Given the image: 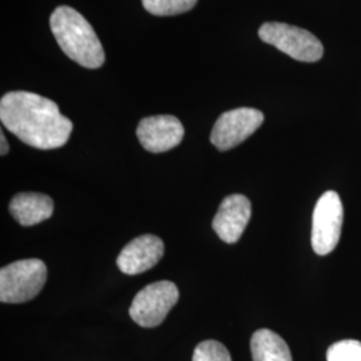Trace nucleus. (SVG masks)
<instances>
[{"mask_svg":"<svg viewBox=\"0 0 361 361\" xmlns=\"http://www.w3.org/2000/svg\"><path fill=\"white\" fill-rule=\"evenodd\" d=\"M328 361H361V343L357 340H343L331 345L326 352Z\"/></svg>","mask_w":361,"mask_h":361,"instance_id":"15","label":"nucleus"},{"mask_svg":"<svg viewBox=\"0 0 361 361\" xmlns=\"http://www.w3.org/2000/svg\"><path fill=\"white\" fill-rule=\"evenodd\" d=\"M252 216V204L243 194H232L224 198L212 226L226 244L237 243Z\"/></svg>","mask_w":361,"mask_h":361,"instance_id":"9","label":"nucleus"},{"mask_svg":"<svg viewBox=\"0 0 361 361\" xmlns=\"http://www.w3.org/2000/svg\"><path fill=\"white\" fill-rule=\"evenodd\" d=\"M0 121L22 142L40 150L65 146L73 122L51 99L28 91H11L0 101Z\"/></svg>","mask_w":361,"mask_h":361,"instance_id":"1","label":"nucleus"},{"mask_svg":"<svg viewBox=\"0 0 361 361\" xmlns=\"http://www.w3.org/2000/svg\"><path fill=\"white\" fill-rule=\"evenodd\" d=\"M344 209L340 195L329 190L319 198L313 210L312 247L319 256L329 255L340 241Z\"/></svg>","mask_w":361,"mask_h":361,"instance_id":"6","label":"nucleus"},{"mask_svg":"<svg viewBox=\"0 0 361 361\" xmlns=\"http://www.w3.org/2000/svg\"><path fill=\"white\" fill-rule=\"evenodd\" d=\"M47 280V267L38 258L13 262L0 271V301L22 304L38 296Z\"/></svg>","mask_w":361,"mask_h":361,"instance_id":"3","label":"nucleus"},{"mask_svg":"<svg viewBox=\"0 0 361 361\" xmlns=\"http://www.w3.org/2000/svg\"><path fill=\"white\" fill-rule=\"evenodd\" d=\"M0 141H1V150H0V154L6 155L8 153V143H7V140H6V137H4V134H3V133L0 134Z\"/></svg>","mask_w":361,"mask_h":361,"instance_id":"16","label":"nucleus"},{"mask_svg":"<svg viewBox=\"0 0 361 361\" xmlns=\"http://www.w3.org/2000/svg\"><path fill=\"white\" fill-rule=\"evenodd\" d=\"M8 210L22 226H34L50 219L54 201L42 193H18L10 202Z\"/></svg>","mask_w":361,"mask_h":361,"instance_id":"11","label":"nucleus"},{"mask_svg":"<svg viewBox=\"0 0 361 361\" xmlns=\"http://www.w3.org/2000/svg\"><path fill=\"white\" fill-rule=\"evenodd\" d=\"M178 298V288L171 281L165 280L147 285L134 297L130 317L143 328H154L164 323Z\"/></svg>","mask_w":361,"mask_h":361,"instance_id":"5","label":"nucleus"},{"mask_svg":"<svg viewBox=\"0 0 361 361\" xmlns=\"http://www.w3.org/2000/svg\"><path fill=\"white\" fill-rule=\"evenodd\" d=\"M185 130L180 119L173 116L143 118L137 128V137L145 150L165 153L180 145Z\"/></svg>","mask_w":361,"mask_h":361,"instance_id":"8","label":"nucleus"},{"mask_svg":"<svg viewBox=\"0 0 361 361\" xmlns=\"http://www.w3.org/2000/svg\"><path fill=\"white\" fill-rule=\"evenodd\" d=\"M253 361H293L284 338L269 329H258L250 340Z\"/></svg>","mask_w":361,"mask_h":361,"instance_id":"12","label":"nucleus"},{"mask_svg":"<svg viewBox=\"0 0 361 361\" xmlns=\"http://www.w3.org/2000/svg\"><path fill=\"white\" fill-rule=\"evenodd\" d=\"M164 253L165 245L159 237L143 234L122 249L116 258V265L125 274H140L155 267L164 257Z\"/></svg>","mask_w":361,"mask_h":361,"instance_id":"10","label":"nucleus"},{"mask_svg":"<svg viewBox=\"0 0 361 361\" xmlns=\"http://www.w3.org/2000/svg\"><path fill=\"white\" fill-rule=\"evenodd\" d=\"M264 123V114L252 107H240L219 116L210 141L219 152H226L246 141Z\"/></svg>","mask_w":361,"mask_h":361,"instance_id":"7","label":"nucleus"},{"mask_svg":"<svg viewBox=\"0 0 361 361\" xmlns=\"http://www.w3.org/2000/svg\"><path fill=\"white\" fill-rule=\"evenodd\" d=\"M193 361H232V357L224 344L216 340H207L194 349Z\"/></svg>","mask_w":361,"mask_h":361,"instance_id":"14","label":"nucleus"},{"mask_svg":"<svg viewBox=\"0 0 361 361\" xmlns=\"http://www.w3.org/2000/svg\"><path fill=\"white\" fill-rule=\"evenodd\" d=\"M52 34L66 55L86 68L104 63L102 43L90 23L77 10L61 6L50 18Z\"/></svg>","mask_w":361,"mask_h":361,"instance_id":"2","label":"nucleus"},{"mask_svg":"<svg viewBox=\"0 0 361 361\" xmlns=\"http://www.w3.org/2000/svg\"><path fill=\"white\" fill-rule=\"evenodd\" d=\"M258 37L298 62L313 63L323 58L322 42L312 32L300 27L268 22L259 27Z\"/></svg>","mask_w":361,"mask_h":361,"instance_id":"4","label":"nucleus"},{"mask_svg":"<svg viewBox=\"0 0 361 361\" xmlns=\"http://www.w3.org/2000/svg\"><path fill=\"white\" fill-rule=\"evenodd\" d=\"M147 13L157 16H170L188 13L197 4V0H142Z\"/></svg>","mask_w":361,"mask_h":361,"instance_id":"13","label":"nucleus"}]
</instances>
